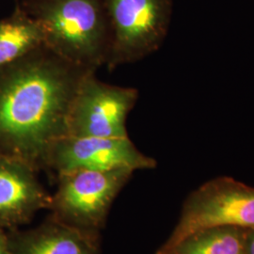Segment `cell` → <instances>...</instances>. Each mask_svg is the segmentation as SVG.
Returning a JSON list of instances; mask_svg holds the SVG:
<instances>
[{
  "label": "cell",
  "instance_id": "cell-1",
  "mask_svg": "<svg viewBox=\"0 0 254 254\" xmlns=\"http://www.w3.org/2000/svg\"><path fill=\"white\" fill-rule=\"evenodd\" d=\"M46 45L0 67V155L44 169L49 147L68 136V115L84 77Z\"/></svg>",
  "mask_w": 254,
  "mask_h": 254
},
{
  "label": "cell",
  "instance_id": "cell-2",
  "mask_svg": "<svg viewBox=\"0 0 254 254\" xmlns=\"http://www.w3.org/2000/svg\"><path fill=\"white\" fill-rule=\"evenodd\" d=\"M20 5L40 23L45 45L56 54L93 70L107 64L111 27L106 0H25Z\"/></svg>",
  "mask_w": 254,
  "mask_h": 254
},
{
  "label": "cell",
  "instance_id": "cell-3",
  "mask_svg": "<svg viewBox=\"0 0 254 254\" xmlns=\"http://www.w3.org/2000/svg\"><path fill=\"white\" fill-rule=\"evenodd\" d=\"M134 171H73L58 174V189L51 195L52 218L66 225L99 233L115 198Z\"/></svg>",
  "mask_w": 254,
  "mask_h": 254
},
{
  "label": "cell",
  "instance_id": "cell-4",
  "mask_svg": "<svg viewBox=\"0 0 254 254\" xmlns=\"http://www.w3.org/2000/svg\"><path fill=\"white\" fill-rule=\"evenodd\" d=\"M171 5L172 0H106L111 27L109 69L141 61L161 47Z\"/></svg>",
  "mask_w": 254,
  "mask_h": 254
},
{
  "label": "cell",
  "instance_id": "cell-5",
  "mask_svg": "<svg viewBox=\"0 0 254 254\" xmlns=\"http://www.w3.org/2000/svg\"><path fill=\"white\" fill-rule=\"evenodd\" d=\"M213 227L254 228V188L226 176L204 183L185 200L179 221L165 244Z\"/></svg>",
  "mask_w": 254,
  "mask_h": 254
},
{
  "label": "cell",
  "instance_id": "cell-6",
  "mask_svg": "<svg viewBox=\"0 0 254 254\" xmlns=\"http://www.w3.org/2000/svg\"><path fill=\"white\" fill-rule=\"evenodd\" d=\"M95 73H88L75 92L68 115V135L128 137L127 117L138 91L100 81Z\"/></svg>",
  "mask_w": 254,
  "mask_h": 254
},
{
  "label": "cell",
  "instance_id": "cell-7",
  "mask_svg": "<svg viewBox=\"0 0 254 254\" xmlns=\"http://www.w3.org/2000/svg\"><path fill=\"white\" fill-rule=\"evenodd\" d=\"M156 167L154 158L141 153L128 137L65 136L49 147L44 169L57 174L73 171H131Z\"/></svg>",
  "mask_w": 254,
  "mask_h": 254
},
{
  "label": "cell",
  "instance_id": "cell-8",
  "mask_svg": "<svg viewBox=\"0 0 254 254\" xmlns=\"http://www.w3.org/2000/svg\"><path fill=\"white\" fill-rule=\"evenodd\" d=\"M37 172L21 159L0 155V227L17 229L40 210L50 207L51 195L38 180Z\"/></svg>",
  "mask_w": 254,
  "mask_h": 254
},
{
  "label": "cell",
  "instance_id": "cell-9",
  "mask_svg": "<svg viewBox=\"0 0 254 254\" xmlns=\"http://www.w3.org/2000/svg\"><path fill=\"white\" fill-rule=\"evenodd\" d=\"M13 254H100L99 233L66 225L50 217L38 227L9 230Z\"/></svg>",
  "mask_w": 254,
  "mask_h": 254
},
{
  "label": "cell",
  "instance_id": "cell-10",
  "mask_svg": "<svg viewBox=\"0 0 254 254\" xmlns=\"http://www.w3.org/2000/svg\"><path fill=\"white\" fill-rule=\"evenodd\" d=\"M247 231L238 227L202 229L173 244H164L156 254H247Z\"/></svg>",
  "mask_w": 254,
  "mask_h": 254
},
{
  "label": "cell",
  "instance_id": "cell-11",
  "mask_svg": "<svg viewBox=\"0 0 254 254\" xmlns=\"http://www.w3.org/2000/svg\"><path fill=\"white\" fill-rule=\"evenodd\" d=\"M43 45H45L43 27L20 4L12 14L0 20V67Z\"/></svg>",
  "mask_w": 254,
  "mask_h": 254
},
{
  "label": "cell",
  "instance_id": "cell-12",
  "mask_svg": "<svg viewBox=\"0 0 254 254\" xmlns=\"http://www.w3.org/2000/svg\"><path fill=\"white\" fill-rule=\"evenodd\" d=\"M0 254H13L9 244V235L2 227H0Z\"/></svg>",
  "mask_w": 254,
  "mask_h": 254
},
{
  "label": "cell",
  "instance_id": "cell-13",
  "mask_svg": "<svg viewBox=\"0 0 254 254\" xmlns=\"http://www.w3.org/2000/svg\"><path fill=\"white\" fill-rule=\"evenodd\" d=\"M247 254H254V228L248 229L246 236Z\"/></svg>",
  "mask_w": 254,
  "mask_h": 254
}]
</instances>
